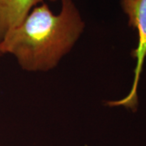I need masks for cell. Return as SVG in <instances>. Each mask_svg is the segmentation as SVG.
<instances>
[{"mask_svg": "<svg viewBox=\"0 0 146 146\" xmlns=\"http://www.w3.org/2000/svg\"><path fill=\"white\" fill-rule=\"evenodd\" d=\"M55 14L42 3L0 42V54H11L27 72H48L70 52L85 24L73 0H60Z\"/></svg>", "mask_w": 146, "mask_h": 146, "instance_id": "cell-1", "label": "cell"}, {"mask_svg": "<svg viewBox=\"0 0 146 146\" xmlns=\"http://www.w3.org/2000/svg\"><path fill=\"white\" fill-rule=\"evenodd\" d=\"M122 9L128 16L129 26L136 29L138 44L131 51V56L136 59L134 79L128 94L123 98L107 102L109 106H123L136 110L138 105L137 89L146 58V0H120Z\"/></svg>", "mask_w": 146, "mask_h": 146, "instance_id": "cell-2", "label": "cell"}, {"mask_svg": "<svg viewBox=\"0 0 146 146\" xmlns=\"http://www.w3.org/2000/svg\"><path fill=\"white\" fill-rule=\"evenodd\" d=\"M44 0H0V42Z\"/></svg>", "mask_w": 146, "mask_h": 146, "instance_id": "cell-3", "label": "cell"}, {"mask_svg": "<svg viewBox=\"0 0 146 146\" xmlns=\"http://www.w3.org/2000/svg\"><path fill=\"white\" fill-rule=\"evenodd\" d=\"M49 1H50V2H57L58 0H49Z\"/></svg>", "mask_w": 146, "mask_h": 146, "instance_id": "cell-4", "label": "cell"}, {"mask_svg": "<svg viewBox=\"0 0 146 146\" xmlns=\"http://www.w3.org/2000/svg\"><path fill=\"white\" fill-rule=\"evenodd\" d=\"M0 55H1V54H0Z\"/></svg>", "mask_w": 146, "mask_h": 146, "instance_id": "cell-5", "label": "cell"}, {"mask_svg": "<svg viewBox=\"0 0 146 146\" xmlns=\"http://www.w3.org/2000/svg\"><path fill=\"white\" fill-rule=\"evenodd\" d=\"M0 146H1V145H0Z\"/></svg>", "mask_w": 146, "mask_h": 146, "instance_id": "cell-6", "label": "cell"}]
</instances>
